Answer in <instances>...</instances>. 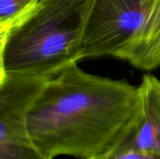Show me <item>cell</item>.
<instances>
[{"instance_id": "1", "label": "cell", "mask_w": 160, "mask_h": 159, "mask_svg": "<svg viewBox=\"0 0 160 159\" xmlns=\"http://www.w3.org/2000/svg\"><path fill=\"white\" fill-rule=\"evenodd\" d=\"M140 85L71 65L51 78L32 105L27 125L47 159H88L110 150L134 118Z\"/></svg>"}, {"instance_id": "2", "label": "cell", "mask_w": 160, "mask_h": 159, "mask_svg": "<svg viewBox=\"0 0 160 159\" xmlns=\"http://www.w3.org/2000/svg\"><path fill=\"white\" fill-rule=\"evenodd\" d=\"M94 0H38L0 33V73L51 79L82 58Z\"/></svg>"}, {"instance_id": "3", "label": "cell", "mask_w": 160, "mask_h": 159, "mask_svg": "<svg viewBox=\"0 0 160 159\" xmlns=\"http://www.w3.org/2000/svg\"><path fill=\"white\" fill-rule=\"evenodd\" d=\"M155 0H94L83 37L82 58L128 61Z\"/></svg>"}, {"instance_id": "4", "label": "cell", "mask_w": 160, "mask_h": 159, "mask_svg": "<svg viewBox=\"0 0 160 159\" xmlns=\"http://www.w3.org/2000/svg\"><path fill=\"white\" fill-rule=\"evenodd\" d=\"M49 80L0 73V159H47L32 140L27 117Z\"/></svg>"}, {"instance_id": "5", "label": "cell", "mask_w": 160, "mask_h": 159, "mask_svg": "<svg viewBox=\"0 0 160 159\" xmlns=\"http://www.w3.org/2000/svg\"><path fill=\"white\" fill-rule=\"evenodd\" d=\"M140 90L139 109L114 145L160 156V80L144 75Z\"/></svg>"}, {"instance_id": "6", "label": "cell", "mask_w": 160, "mask_h": 159, "mask_svg": "<svg viewBox=\"0 0 160 159\" xmlns=\"http://www.w3.org/2000/svg\"><path fill=\"white\" fill-rule=\"evenodd\" d=\"M128 62L146 71L154 70L160 66V0L154 1Z\"/></svg>"}, {"instance_id": "7", "label": "cell", "mask_w": 160, "mask_h": 159, "mask_svg": "<svg viewBox=\"0 0 160 159\" xmlns=\"http://www.w3.org/2000/svg\"><path fill=\"white\" fill-rule=\"evenodd\" d=\"M38 0H0V33L27 14Z\"/></svg>"}, {"instance_id": "8", "label": "cell", "mask_w": 160, "mask_h": 159, "mask_svg": "<svg viewBox=\"0 0 160 159\" xmlns=\"http://www.w3.org/2000/svg\"><path fill=\"white\" fill-rule=\"evenodd\" d=\"M88 159H160V156L146 154L133 148L114 145L107 152Z\"/></svg>"}]
</instances>
